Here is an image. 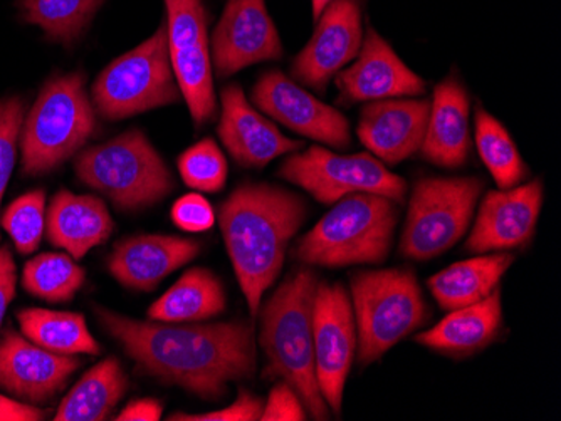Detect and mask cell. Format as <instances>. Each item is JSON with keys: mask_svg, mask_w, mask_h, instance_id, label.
Listing matches in <instances>:
<instances>
[{"mask_svg": "<svg viewBox=\"0 0 561 421\" xmlns=\"http://www.w3.org/2000/svg\"><path fill=\"white\" fill-rule=\"evenodd\" d=\"M106 332L147 375L182 386L204 400H217L227 385L256 373L254 331L248 323H145L96 307Z\"/></svg>", "mask_w": 561, "mask_h": 421, "instance_id": "1", "label": "cell"}, {"mask_svg": "<svg viewBox=\"0 0 561 421\" xmlns=\"http://www.w3.org/2000/svg\"><path fill=\"white\" fill-rule=\"evenodd\" d=\"M305 219L299 195L267 184L241 185L220 207V232L252 316L260 313Z\"/></svg>", "mask_w": 561, "mask_h": 421, "instance_id": "2", "label": "cell"}, {"mask_svg": "<svg viewBox=\"0 0 561 421\" xmlns=\"http://www.w3.org/2000/svg\"><path fill=\"white\" fill-rule=\"evenodd\" d=\"M318 279L313 270L289 276L271 295L261 314L260 342L270 366L266 375L288 383L314 420H328L314 361L313 309Z\"/></svg>", "mask_w": 561, "mask_h": 421, "instance_id": "3", "label": "cell"}, {"mask_svg": "<svg viewBox=\"0 0 561 421\" xmlns=\"http://www.w3.org/2000/svg\"><path fill=\"white\" fill-rule=\"evenodd\" d=\"M397 222L399 209L390 198L348 195L298 242L295 257L320 267L381 264L392 247Z\"/></svg>", "mask_w": 561, "mask_h": 421, "instance_id": "4", "label": "cell"}, {"mask_svg": "<svg viewBox=\"0 0 561 421\" xmlns=\"http://www.w3.org/2000/svg\"><path fill=\"white\" fill-rule=\"evenodd\" d=\"M84 74L47 81L22 125V173L43 175L71 159L94 133L96 119L84 90Z\"/></svg>", "mask_w": 561, "mask_h": 421, "instance_id": "5", "label": "cell"}, {"mask_svg": "<svg viewBox=\"0 0 561 421\" xmlns=\"http://www.w3.org/2000/svg\"><path fill=\"white\" fill-rule=\"evenodd\" d=\"M352 306L358 336V361L368 366L400 339L427 320L424 294L411 269L356 272L352 278Z\"/></svg>", "mask_w": 561, "mask_h": 421, "instance_id": "6", "label": "cell"}, {"mask_svg": "<svg viewBox=\"0 0 561 421\" xmlns=\"http://www.w3.org/2000/svg\"><path fill=\"white\" fill-rule=\"evenodd\" d=\"M75 169L84 185L123 210L147 209L173 190L165 162L138 130L88 148L76 159Z\"/></svg>", "mask_w": 561, "mask_h": 421, "instance_id": "7", "label": "cell"}, {"mask_svg": "<svg viewBox=\"0 0 561 421\" xmlns=\"http://www.w3.org/2000/svg\"><path fill=\"white\" fill-rule=\"evenodd\" d=\"M482 190L478 177L421 178L412 190L400 254L424 262L454 247L468 231Z\"/></svg>", "mask_w": 561, "mask_h": 421, "instance_id": "8", "label": "cell"}, {"mask_svg": "<svg viewBox=\"0 0 561 421\" xmlns=\"http://www.w3.org/2000/svg\"><path fill=\"white\" fill-rule=\"evenodd\" d=\"M181 96L170 62L165 22L137 49L113 61L93 84L94 106L106 119L173 105Z\"/></svg>", "mask_w": 561, "mask_h": 421, "instance_id": "9", "label": "cell"}, {"mask_svg": "<svg viewBox=\"0 0 561 421\" xmlns=\"http://www.w3.org/2000/svg\"><path fill=\"white\" fill-rule=\"evenodd\" d=\"M277 175L298 185L324 206L352 194L381 195L396 203H402L407 195L405 180L367 153L342 156L321 147H311L286 159Z\"/></svg>", "mask_w": 561, "mask_h": 421, "instance_id": "10", "label": "cell"}, {"mask_svg": "<svg viewBox=\"0 0 561 421\" xmlns=\"http://www.w3.org/2000/svg\"><path fill=\"white\" fill-rule=\"evenodd\" d=\"M170 62L195 127L216 116L213 59L207 40V12L202 0H165Z\"/></svg>", "mask_w": 561, "mask_h": 421, "instance_id": "11", "label": "cell"}, {"mask_svg": "<svg viewBox=\"0 0 561 421\" xmlns=\"http://www.w3.org/2000/svg\"><path fill=\"white\" fill-rule=\"evenodd\" d=\"M313 336L318 385L328 408L339 417L342 413L346 378L358 346L352 300L340 282H318Z\"/></svg>", "mask_w": 561, "mask_h": 421, "instance_id": "12", "label": "cell"}, {"mask_svg": "<svg viewBox=\"0 0 561 421\" xmlns=\"http://www.w3.org/2000/svg\"><path fill=\"white\" fill-rule=\"evenodd\" d=\"M310 43L291 65L295 80L318 93L360 52L364 43L360 0H333L318 17Z\"/></svg>", "mask_w": 561, "mask_h": 421, "instance_id": "13", "label": "cell"}, {"mask_svg": "<svg viewBox=\"0 0 561 421\" xmlns=\"http://www.w3.org/2000/svg\"><path fill=\"white\" fill-rule=\"evenodd\" d=\"M252 102L264 115L302 137L342 150L352 144L348 119L277 69L264 72L252 87Z\"/></svg>", "mask_w": 561, "mask_h": 421, "instance_id": "14", "label": "cell"}, {"mask_svg": "<svg viewBox=\"0 0 561 421\" xmlns=\"http://www.w3.org/2000/svg\"><path fill=\"white\" fill-rule=\"evenodd\" d=\"M283 44L264 0H227L213 36L217 77L229 78L248 66L276 61Z\"/></svg>", "mask_w": 561, "mask_h": 421, "instance_id": "15", "label": "cell"}, {"mask_svg": "<svg viewBox=\"0 0 561 421\" xmlns=\"http://www.w3.org/2000/svg\"><path fill=\"white\" fill-rule=\"evenodd\" d=\"M543 206L540 178L513 188L490 191L479 207L466 250L474 254L512 250L528 244Z\"/></svg>", "mask_w": 561, "mask_h": 421, "instance_id": "16", "label": "cell"}, {"mask_svg": "<svg viewBox=\"0 0 561 421\" xmlns=\"http://www.w3.org/2000/svg\"><path fill=\"white\" fill-rule=\"evenodd\" d=\"M336 86L346 105L425 93V81L371 27L365 34L356 61L336 74Z\"/></svg>", "mask_w": 561, "mask_h": 421, "instance_id": "17", "label": "cell"}, {"mask_svg": "<svg viewBox=\"0 0 561 421\" xmlns=\"http://www.w3.org/2000/svg\"><path fill=\"white\" fill-rule=\"evenodd\" d=\"M80 364L8 331L0 341V388L30 404H44L65 388Z\"/></svg>", "mask_w": 561, "mask_h": 421, "instance_id": "18", "label": "cell"}, {"mask_svg": "<svg viewBox=\"0 0 561 421\" xmlns=\"http://www.w3.org/2000/svg\"><path fill=\"white\" fill-rule=\"evenodd\" d=\"M219 137L227 152L244 168H263L277 156L299 152L301 141L283 137L273 122L249 105L244 91L231 84L220 94Z\"/></svg>", "mask_w": 561, "mask_h": 421, "instance_id": "19", "label": "cell"}, {"mask_svg": "<svg viewBox=\"0 0 561 421\" xmlns=\"http://www.w3.org/2000/svg\"><path fill=\"white\" fill-rule=\"evenodd\" d=\"M431 102L427 100H380L362 109L356 133L381 162L397 165L421 152L427 131Z\"/></svg>", "mask_w": 561, "mask_h": 421, "instance_id": "20", "label": "cell"}, {"mask_svg": "<svg viewBox=\"0 0 561 421\" xmlns=\"http://www.w3.org/2000/svg\"><path fill=\"white\" fill-rule=\"evenodd\" d=\"M201 253V242L172 235H137L118 242L108 259L113 278L128 289L153 291Z\"/></svg>", "mask_w": 561, "mask_h": 421, "instance_id": "21", "label": "cell"}, {"mask_svg": "<svg viewBox=\"0 0 561 421\" xmlns=\"http://www.w3.org/2000/svg\"><path fill=\"white\" fill-rule=\"evenodd\" d=\"M469 112V96L459 81L449 78L437 84L421 147L425 160L443 168L465 166L471 150Z\"/></svg>", "mask_w": 561, "mask_h": 421, "instance_id": "22", "label": "cell"}, {"mask_svg": "<svg viewBox=\"0 0 561 421\" xmlns=\"http://www.w3.org/2000/svg\"><path fill=\"white\" fill-rule=\"evenodd\" d=\"M47 237L72 259H83L93 247L108 241L115 224L100 198L61 190L47 210Z\"/></svg>", "mask_w": 561, "mask_h": 421, "instance_id": "23", "label": "cell"}, {"mask_svg": "<svg viewBox=\"0 0 561 421\" xmlns=\"http://www.w3.org/2000/svg\"><path fill=\"white\" fill-rule=\"evenodd\" d=\"M503 325L501 289L491 292L486 300L449 311L439 325L415 338L428 350L453 358L471 356L484 350L497 338Z\"/></svg>", "mask_w": 561, "mask_h": 421, "instance_id": "24", "label": "cell"}, {"mask_svg": "<svg viewBox=\"0 0 561 421\" xmlns=\"http://www.w3.org/2000/svg\"><path fill=\"white\" fill-rule=\"evenodd\" d=\"M513 262L515 257L506 253L472 257L432 276L427 285L444 311L461 309L486 300L496 291Z\"/></svg>", "mask_w": 561, "mask_h": 421, "instance_id": "25", "label": "cell"}, {"mask_svg": "<svg viewBox=\"0 0 561 421\" xmlns=\"http://www.w3.org/2000/svg\"><path fill=\"white\" fill-rule=\"evenodd\" d=\"M226 309V292L209 269L187 270L173 288L151 304L148 317L165 323H197Z\"/></svg>", "mask_w": 561, "mask_h": 421, "instance_id": "26", "label": "cell"}, {"mask_svg": "<svg viewBox=\"0 0 561 421\" xmlns=\"http://www.w3.org/2000/svg\"><path fill=\"white\" fill-rule=\"evenodd\" d=\"M128 389V378L116 358L101 361L76 383L59 405L56 421H101L112 414Z\"/></svg>", "mask_w": 561, "mask_h": 421, "instance_id": "27", "label": "cell"}, {"mask_svg": "<svg viewBox=\"0 0 561 421\" xmlns=\"http://www.w3.org/2000/svg\"><path fill=\"white\" fill-rule=\"evenodd\" d=\"M18 319L25 338L44 350L66 356L100 354L101 346L88 331L83 314L22 309Z\"/></svg>", "mask_w": 561, "mask_h": 421, "instance_id": "28", "label": "cell"}, {"mask_svg": "<svg viewBox=\"0 0 561 421\" xmlns=\"http://www.w3.org/2000/svg\"><path fill=\"white\" fill-rule=\"evenodd\" d=\"M476 147L497 187L513 188L528 178V166L512 135L484 108L476 112Z\"/></svg>", "mask_w": 561, "mask_h": 421, "instance_id": "29", "label": "cell"}, {"mask_svg": "<svg viewBox=\"0 0 561 421\" xmlns=\"http://www.w3.org/2000/svg\"><path fill=\"white\" fill-rule=\"evenodd\" d=\"M105 0H19L22 15L36 24L46 36L59 43L71 44L90 24Z\"/></svg>", "mask_w": 561, "mask_h": 421, "instance_id": "30", "label": "cell"}, {"mask_svg": "<svg viewBox=\"0 0 561 421\" xmlns=\"http://www.w3.org/2000/svg\"><path fill=\"white\" fill-rule=\"evenodd\" d=\"M87 272L66 254H41L25 264L22 285L47 303H68L83 288Z\"/></svg>", "mask_w": 561, "mask_h": 421, "instance_id": "31", "label": "cell"}, {"mask_svg": "<svg viewBox=\"0 0 561 421\" xmlns=\"http://www.w3.org/2000/svg\"><path fill=\"white\" fill-rule=\"evenodd\" d=\"M4 231L11 235L15 249L21 254H33L39 247L46 224V194L34 190L22 195L11 203L0 219Z\"/></svg>", "mask_w": 561, "mask_h": 421, "instance_id": "32", "label": "cell"}, {"mask_svg": "<svg viewBox=\"0 0 561 421\" xmlns=\"http://www.w3.org/2000/svg\"><path fill=\"white\" fill-rule=\"evenodd\" d=\"M179 169L187 187L216 194L226 185L227 162L214 140L198 141L179 159Z\"/></svg>", "mask_w": 561, "mask_h": 421, "instance_id": "33", "label": "cell"}, {"mask_svg": "<svg viewBox=\"0 0 561 421\" xmlns=\"http://www.w3.org/2000/svg\"><path fill=\"white\" fill-rule=\"evenodd\" d=\"M24 112L25 106L21 97H8L0 102V203L18 159Z\"/></svg>", "mask_w": 561, "mask_h": 421, "instance_id": "34", "label": "cell"}, {"mask_svg": "<svg viewBox=\"0 0 561 421\" xmlns=\"http://www.w3.org/2000/svg\"><path fill=\"white\" fill-rule=\"evenodd\" d=\"M176 227L187 232H206L216 224V213L202 195L191 194L176 200L172 209Z\"/></svg>", "mask_w": 561, "mask_h": 421, "instance_id": "35", "label": "cell"}, {"mask_svg": "<svg viewBox=\"0 0 561 421\" xmlns=\"http://www.w3.org/2000/svg\"><path fill=\"white\" fill-rule=\"evenodd\" d=\"M263 401L252 396L248 389L239 391L238 400L231 407L209 413L187 414L175 413L169 420L175 421H254L261 420L263 414Z\"/></svg>", "mask_w": 561, "mask_h": 421, "instance_id": "36", "label": "cell"}, {"mask_svg": "<svg viewBox=\"0 0 561 421\" xmlns=\"http://www.w3.org/2000/svg\"><path fill=\"white\" fill-rule=\"evenodd\" d=\"M306 418L308 413L301 398L286 382L274 386L261 414L263 421H302Z\"/></svg>", "mask_w": 561, "mask_h": 421, "instance_id": "37", "label": "cell"}, {"mask_svg": "<svg viewBox=\"0 0 561 421\" xmlns=\"http://www.w3.org/2000/svg\"><path fill=\"white\" fill-rule=\"evenodd\" d=\"M18 284V269L8 247H0V325L4 320L5 311L12 303Z\"/></svg>", "mask_w": 561, "mask_h": 421, "instance_id": "38", "label": "cell"}, {"mask_svg": "<svg viewBox=\"0 0 561 421\" xmlns=\"http://www.w3.org/2000/svg\"><path fill=\"white\" fill-rule=\"evenodd\" d=\"M46 417L47 411L0 395V421H39Z\"/></svg>", "mask_w": 561, "mask_h": 421, "instance_id": "39", "label": "cell"}, {"mask_svg": "<svg viewBox=\"0 0 561 421\" xmlns=\"http://www.w3.org/2000/svg\"><path fill=\"white\" fill-rule=\"evenodd\" d=\"M163 407L159 400L144 398L131 401L128 407L118 414V421H159L162 418Z\"/></svg>", "mask_w": 561, "mask_h": 421, "instance_id": "40", "label": "cell"}, {"mask_svg": "<svg viewBox=\"0 0 561 421\" xmlns=\"http://www.w3.org/2000/svg\"><path fill=\"white\" fill-rule=\"evenodd\" d=\"M333 0H311V5H313V19L314 21H318V17H320L321 12L324 11V9L328 8V5L331 4Z\"/></svg>", "mask_w": 561, "mask_h": 421, "instance_id": "41", "label": "cell"}]
</instances>
